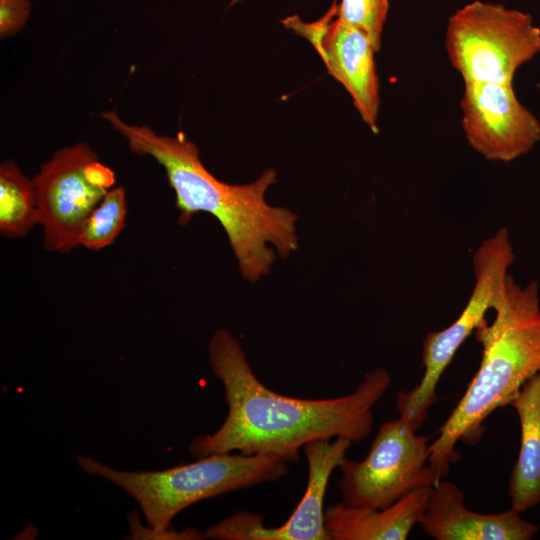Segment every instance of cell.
Returning a JSON list of instances; mask_svg holds the SVG:
<instances>
[{
    "instance_id": "1",
    "label": "cell",
    "mask_w": 540,
    "mask_h": 540,
    "mask_svg": "<svg viewBox=\"0 0 540 540\" xmlns=\"http://www.w3.org/2000/svg\"><path fill=\"white\" fill-rule=\"evenodd\" d=\"M211 370L221 382L227 415L212 434L188 445L195 459L239 452L299 460V451L313 440L343 437L362 442L373 428V408L392 383L384 368H375L347 395L301 399L266 387L253 372L239 341L224 328L208 344Z\"/></svg>"
},
{
    "instance_id": "2",
    "label": "cell",
    "mask_w": 540,
    "mask_h": 540,
    "mask_svg": "<svg viewBox=\"0 0 540 540\" xmlns=\"http://www.w3.org/2000/svg\"><path fill=\"white\" fill-rule=\"evenodd\" d=\"M101 117L127 140L133 153L150 156L164 168L175 192L180 225L199 212L219 221L245 279L254 282L269 273L275 253L267 243L282 258L297 249L296 214L265 201L267 189L276 182L274 169H267L249 184H228L207 170L199 148L183 133L159 135L146 125L128 124L116 109L102 112Z\"/></svg>"
},
{
    "instance_id": "3",
    "label": "cell",
    "mask_w": 540,
    "mask_h": 540,
    "mask_svg": "<svg viewBox=\"0 0 540 540\" xmlns=\"http://www.w3.org/2000/svg\"><path fill=\"white\" fill-rule=\"evenodd\" d=\"M494 319L474 334L482 359L465 393L429 445V465L438 480L460 458L459 441L478 442L485 420L507 406L521 387L540 372V299L536 280L518 285L509 274L505 289L492 309Z\"/></svg>"
},
{
    "instance_id": "4",
    "label": "cell",
    "mask_w": 540,
    "mask_h": 540,
    "mask_svg": "<svg viewBox=\"0 0 540 540\" xmlns=\"http://www.w3.org/2000/svg\"><path fill=\"white\" fill-rule=\"evenodd\" d=\"M78 466L121 488L140 506L149 528L137 513L129 515L131 539L199 540L205 534L189 528H169L173 518L203 499L276 482L288 475L286 459L267 455L221 453L157 471H120L89 456L77 455Z\"/></svg>"
},
{
    "instance_id": "5",
    "label": "cell",
    "mask_w": 540,
    "mask_h": 540,
    "mask_svg": "<svg viewBox=\"0 0 540 540\" xmlns=\"http://www.w3.org/2000/svg\"><path fill=\"white\" fill-rule=\"evenodd\" d=\"M445 47L464 83L513 84L516 71L540 53V28L529 13L473 1L449 17Z\"/></svg>"
},
{
    "instance_id": "6",
    "label": "cell",
    "mask_w": 540,
    "mask_h": 540,
    "mask_svg": "<svg viewBox=\"0 0 540 540\" xmlns=\"http://www.w3.org/2000/svg\"><path fill=\"white\" fill-rule=\"evenodd\" d=\"M404 417L384 422L361 461L344 457L339 490L349 507L382 509L439 480L429 465V437Z\"/></svg>"
},
{
    "instance_id": "7",
    "label": "cell",
    "mask_w": 540,
    "mask_h": 540,
    "mask_svg": "<svg viewBox=\"0 0 540 540\" xmlns=\"http://www.w3.org/2000/svg\"><path fill=\"white\" fill-rule=\"evenodd\" d=\"M114 180L88 144L56 150L33 178L44 248L68 253L78 247L84 223Z\"/></svg>"
},
{
    "instance_id": "8",
    "label": "cell",
    "mask_w": 540,
    "mask_h": 540,
    "mask_svg": "<svg viewBox=\"0 0 540 540\" xmlns=\"http://www.w3.org/2000/svg\"><path fill=\"white\" fill-rule=\"evenodd\" d=\"M515 260L510 235L505 227L486 238L473 254L475 284L457 319L440 331L429 332L422 341L421 381L407 391L409 403L418 410H428L437 401L436 387L459 347L486 320L501 297L508 270Z\"/></svg>"
},
{
    "instance_id": "9",
    "label": "cell",
    "mask_w": 540,
    "mask_h": 540,
    "mask_svg": "<svg viewBox=\"0 0 540 540\" xmlns=\"http://www.w3.org/2000/svg\"><path fill=\"white\" fill-rule=\"evenodd\" d=\"M352 442L343 437L313 440L303 451L308 479L304 495L287 521L278 527L264 526L254 512L237 511L209 527L206 539L218 540H331L324 522V499L330 476L346 457Z\"/></svg>"
},
{
    "instance_id": "10",
    "label": "cell",
    "mask_w": 540,
    "mask_h": 540,
    "mask_svg": "<svg viewBox=\"0 0 540 540\" xmlns=\"http://www.w3.org/2000/svg\"><path fill=\"white\" fill-rule=\"evenodd\" d=\"M460 108L468 144L487 160L511 162L540 141V121L517 99L513 84L464 83Z\"/></svg>"
},
{
    "instance_id": "11",
    "label": "cell",
    "mask_w": 540,
    "mask_h": 540,
    "mask_svg": "<svg viewBox=\"0 0 540 540\" xmlns=\"http://www.w3.org/2000/svg\"><path fill=\"white\" fill-rule=\"evenodd\" d=\"M282 23L307 39L323 60L327 72L344 86L363 122L378 132L379 79L370 39L336 15V4L320 19L306 23L291 16Z\"/></svg>"
},
{
    "instance_id": "12",
    "label": "cell",
    "mask_w": 540,
    "mask_h": 540,
    "mask_svg": "<svg viewBox=\"0 0 540 540\" xmlns=\"http://www.w3.org/2000/svg\"><path fill=\"white\" fill-rule=\"evenodd\" d=\"M463 491L444 478L430 489L426 509L418 523L436 540H530L539 527L510 508L483 514L468 509Z\"/></svg>"
},
{
    "instance_id": "13",
    "label": "cell",
    "mask_w": 540,
    "mask_h": 540,
    "mask_svg": "<svg viewBox=\"0 0 540 540\" xmlns=\"http://www.w3.org/2000/svg\"><path fill=\"white\" fill-rule=\"evenodd\" d=\"M431 487L416 489L382 509L341 502L329 506L324 515L326 531L331 540H405L426 509Z\"/></svg>"
},
{
    "instance_id": "14",
    "label": "cell",
    "mask_w": 540,
    "mask_h": 540,
    "mask_svg": "<svg viewBox=\"0 0 540 540\" xmlns=\"http://www.w3.org/2000/svg\"><path fill=\"white\" fill-rule=\"evenodd\" d=\"M508 406L520 423V449L508 485L511 507L519 512L540 504V372L530 378Z\"/></svg>"
},
{
    "instance_id": "15",
    "label": "cell",
    "mask_w": 540,
    "mask_h": 540,
    "mask_svg": "<svg viewBox=\"0 0 540 540\" xmlns=\"http://www.w3.org/2000/svg\"><path fill=\"white\" fill-rule=\"evenodd\" d=\"M38 224L33 179L12 160L0 165V233L9 239L25 237Z\"/></svg>"
},
{
    "instance_id": "16",
    "label": "cell",
    "mask_w": 540,
    "mask_h": 540,
    "mask_svg": "<svg viewBox=\"0 0 540 540\" xmlns=\"http://www.w3.org/2000/svg\"><path fill=\"white\" fill-rule=\"evenodd\" d=\"M126 215L125 189H109L84 223L79 246L98 251L111 245L125 226Z\"/></svg>"
},
{
    "instance_id": "17",
    "label": "cell",
    "mask_w": 540,
    "mask_h": 540,
    "mask_svg": "<svg viewBox=\"0 0 540 540\" xmlns=\"http://www.w3.org/2000/svg\"><path fill=\"white\" fill-rule=\"evenodd\" d=\"M390 0H341L336 15L363 31L376 52L382 48V33Z\"/></svg>"
},
{
    "instance_id": "18",
    "label": "cell",
    "mask_w": 540,
    "mask_h": 540,
    "mask_svg": "<svg viewBox=\"0 0 540 540\" xmlns=\"http://www.w3.org/2000/svg\"><path fill=\"white\" fill-rule=\"evenodd\" d=\"M29 0H0V36L10 37L25 26L30 16Z\"/></svg>"
},
{
    "instance_id": "19",
    "label": "cell",
    "mask_w": 540,
    "mask_h": 540,
    "mask_svg": "<svg viewBox=\"0 0 540 540\" xmlns=\"http://www.w3.org/2000/svg\"><path fill=\"white\" fill-rule=\"evenodd\" d=\"M536 87L540 90V83H538V84L536 85Z\"/></svg>"
}]
</instances>
